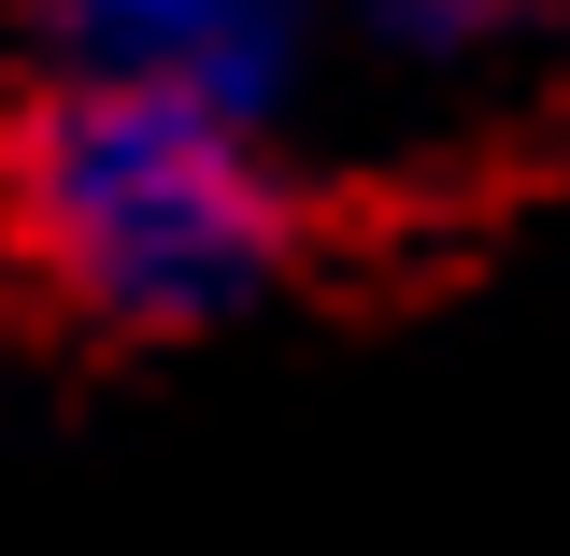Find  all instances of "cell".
Segmentation results:
<instances>
[{"label": "cell", "mask_w": 570, "mask_h": 556, "mask_svg": "<svg viewBox=\"0 0 570 556\" xmlns=\"http://www.w3.org/2000/svg\"><path fill=\"white\" fill-rule=\"evenodd\" d=\"M0 243L58 314L115 343L228 329L243 300H272L299 243L272 129H228L200 100H142V86H43L0 129Z\"/></svg>", "instance_id": "1"}, {"label": "cell", "mask_w": 570, "mask_h": 556, "mask_svg": "<svg viewBox=\"0 0 570 556\" xmlns=\"http://www.w3.org/2000/svg\"><path fill=\"white\" fill-rule=\"evenodd\" d=\"M43 58L58 86H142L228 129H285L328 58V0H43Z\"/></svg>", "instance_id": "2"}, {"label": "cell", "mask_w": 570, "mask_h": 556, "mask_svg": "<svg viewBox=\"0 0 570 556\" xmlns=\"http://www.w3.org/2000/svg\"><path fill=\"white\" fill-rule=\"evenodd\" d=\"M542 14L557 0H328V29H356L385 71H428V86L442 71H499Z\"/></svg>", "instance_id": "3"}]
</instances>
